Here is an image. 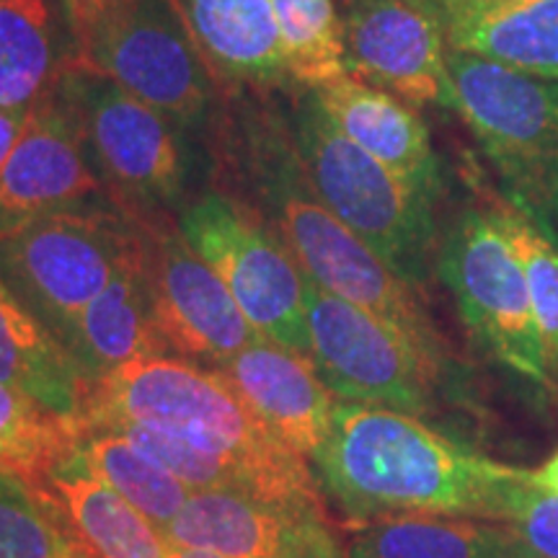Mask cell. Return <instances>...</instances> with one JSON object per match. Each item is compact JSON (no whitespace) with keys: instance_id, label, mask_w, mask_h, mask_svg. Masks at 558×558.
<instances>
[{"instance_id":"7a4b0ae2","label":"cell","mask_w":558,"mask_h":558,"mask_svg":"<svg viewBox=\"0 0 558 558\" xmlns=\"http://www.w3.org/2000/svg\"><path fill=\"white\" fill-rule=\"evenodd\" d=\"M228 160L262 218L277 230L305 277L399 329L418 352L458 378H476L432 316L427 295L320 205L292 143L284 109H246L228 135Z\"/></svg>"},{"instance_id":"f1b7e54d","label":"cell","mask_w":558,"mask_h":558,"mask_svg":"<svg viewBox=\"0 0 558 558\" xmlns=\"http://www.w3.org/2000/svg\"><path fill=\"white\" fill-rule=\"evenodd\" d=\"M73 541L47 494L0 469V558H54Z\"/></svg>"},{"instance_id":"d6986e66","label":"cell","mask_w":558,"mask_h":558,"mask_svg":"<svg viewBox=\"0 0 558 558\" xmlns=\"http://www.w3.org/2000/svg\"><path fill=\"white\" fill-rule=\"evenodd\" d=\"M215 81L288 86L282 37L271 0H177Z\"/></svg>"},{"instance_id":"d6a6232c","label":"cell","mask_w":558,"mask_h":558,"mask_svg":"<svg viewBox=\"0 0 558 558\" xmlns=\"http://www.w3.org/2000/svg\"><path fill=\"white\" fill-rule=\"evenodd\" d=\"M525 3H535V0H427V5L435 11V16L439 21L452 16H471V13L514 9V5Z\"/></svg>"},{"instance_id":"d4e9b609","label":"cell","mask_w":558,"mask_h":558,"mask_svg":"<svg viewBox=\"0 0 558 558\" xmlns=\"http://www.w3.org/2000/svg\"><path fill=\"white\" fill-rule=\"evenodd\" d=\"M78 424V422H75ZM78 450L104 484L163 530L192 499V488L109 427L78 424Z\"/></svg>"},{"instance_id":"44dd1931","label":"cell","mask_w":558,"mask_h":558,"mask_svg":"<svg viewBox=\"0 0 558 558\" xmlns=\"http://www.w3.org/2000/svg\"><path fill=\"white\" fill-rule=\"evenodd\" d=\"M75 62L58 0H0V107L29 111Z\"/></svg>"},{"instance_id":"5bb4252c","label":"cell","mask_w":558,"mask_h":558,"mask_svg":"<svg viewBox=\"0 0 558 558\" xmlns=\"http://www.w3.org/2000/svg\"><path fill=\"white\" fill-rule=\"evenodd\" d=\"M58 88V86H54ZM117 202L58 90L34 104L0 171V235L65 209Z\"/></svg>"},{"instance_id":"7c38bea8","label":"cell","mask_w":558,"mask_h":558,"mask_svg":"<svg viewBox=\"0 0 558 558\" xmlns=\"http://www.w3.org/2000/svg\"><path fill=\"white\" fill-rule=\"evenodd\" d=\"M153 320L163 354L218 369L264 339L226 282L163 218L148 220Z\"/></svg>"},{"instance_id":"603a6c76","label":"cell","mask_w":558,"mask_h":558,"mask_svg":"<svg viewBox=\"0 0 558 558\" xmlns=\"http://www.w3.org/2000/svg\"><path fill=\"white\" fill-rule=\"evenodd\" d=\"M0 383L32 396L54 414L75 418L83 380L65 347L0 282Z\"/></svg>"},{"instance_id":"4dcf8cb0","label":"cell","mask_w":558,"mask_h":558,"mask_svg":"<svg viewBox=\"0 0 558 558\" xmlns=\"http://www.w3.org/2000/svg\"><path fill=\"white\" fill-rule=\"evenodd\" d=\"M499 522H507L538 558H558V499L535 492L530 481L514 488Z\"/></svg>"},{"instance_id":"1f68e13d","label":"cell","mask_w":558,"mask_h":558,"mask_svg":"<svg viewBox=\"0 0 558 558\" xmlns=\"http://www.w3.org/2000/svg\"><path fill=\"white\" fill-rule=\"evenodd\" d=\"M120 3H124V0H58L62 16L68 21V29L73 34L75 47Z\"/></svg>"},{"instance_id":"30bf717a","label":"cell","mask_w":558,"mask_h":558,"mask_svg":"<svg viewBox=\"0 0 558 558\" xmlns=\"http://www.w3.org/2000/svg\"><path fill=\"white\" fill-rule=\"evenodd\" d=\"M179 230L264 339L311 357L308 277L259 209L209 190L181 209Z\"/></svg>"},{"instance_id":"4316f807","label":"cell","mask_w":558,"mask_h":558,"mask_svg":"<svg viewBox=\"0 0 558 558\" xmlns=\"http://www.w3.org/2000/svg\"><path fill=\"white\" fill-rule=\"evenodd\" d=\"M292 83L320 88L344 78V26L337 0H271Z\"/></svg>"},{"instance_id":"3957f363","label":"cell","mask_w":558,"mask_h":558,"mask_svg":"<svg viewBox=\"0 0 558 558\" xmlns=\"http://www.w3.org/2000/svg\"><path fill=\"white\" fill-rule=\"evenodd\" d=\"M78 424L137 422L246 469L262 499L324 505L311 463L275 437L218 369L153 354L86 383Z\"/></svg>"},{"instance_id":"5b68a950","label":"cell","mask_w":558,"mask_h":558,"mask_svg":"<svg viewBox=\"0 0 558 558\" xmlns=\"http://www.w3.org/2000/svg\"><path fill=\"white\" fill-rule=\"evenodd\" d=\"M284 109L292 143L316 197L411 288L427 295L437 277L439 202L354 145L316 90L303 88Z\"/></svg>"},{"instance_id":"836d02e7","label":"cell","mask_w":558,"mask_h":558,"mask_svg":"<svg viewBox=\"0 0 558 558\" xmlns=\"http://www.w3.org/2000/svg\"><path fill=\"white\" fill-rule=\"evenodd\" d=\"M26 117H29V111L0 107V171H3L5 160H9L13 148H16L21 132H24Z\"/></svg>"},{"instance_id":"d590c367","label":"cell","mask_w":558,"mask_h":558,"mask_svg":"<svg viewBox=\"0 0 558 558\" xmlns=\"http://www.w3.org/2000/svg\"><path fill=\"white\" fill-rule=\"evenodd\" d=\"M166 558H230V556L213 554V550H202V548L173 546V543H169V546H166Z\"/></svg>"},{"instance_id":"4fadbf2b","label":"cell","mask_w":558,"mask_h":558,"mask_svg":"<svg viewBox=\"0 0 558 558\" xmlns=\"http://www.w3.org/2000/svg\"><path fill=\"white\" fill-rule=\"evenodd\" d=\"M347 75L411 107H450L448 41L427 0H357L341 11Z\"/></svg>"},{"instance_id":"8d00e7d4","label":"cell","mask_w":558,"mask_h":558,"mask_svg":"<svg viewBox=\"0 0 558 558\" xmlns=\"http://www.w3.org/2000/svg\"><path fill=\"white\" fill-rule=\"evenodd\" d=\"M54 558H94V556H90L88 550L83 548L78 541H73V543H70V546L65 548V550H60V554L54 556Z\"/></svg>"},{"instance_id":"9a60e30c","label":"cell","mask_w":558,"mask_h":558,"mask_svg":"<svg viewBox=\"0 0 558 558\" xmlns=\"http://www.w3.org/2000/svg\"><path fill=\"white\" fill-rule=\"evenodd\" d=\"M166 543L230 558H349L324 505L197 492L169 525Z\"/></svg>"},{"instance_id":"ac0fdd59","label":"cell","mask_w":558,"mask_h":558,"mask_svg":"<svg viewBox=\"0 0 558 558\" xmlns=\"http://www.w3.org/2000/svg\"><path fill=\"white\" fill-rule=\"evenodd\" d=\"M62 347L78 367L83 386L128 362L163 354L153 320L148 220H145L143 246L83 308Z\"/></svg>"},{"instance_id":"cb8c5ba5","label":"cell","mask_w":558,"mask_h":558,"mask_svg":"<svg viewBox=\"0 0 558 558\" xmlns=\"http://www.w3.org/2000/svg\"><path fill=\"white\" fill-rule=\"evenodd\" d=\"M450 50L558 81V0L439 21Z\"/></svg>"},{"instance_id":"f546056e","label":"cell","mask_w":558,"mask_h":558,"mask_svg":"<svg viewBox=\"0 0 558 558\" xmlns=\"http://www.w3.org/2000/svg\"><path fill=\"white\" fill-rule=\"evenodd\" d=\"M501 228L518 251L522 269H525L530 303L538 324L543 357L558 390V248L550 243L538 228H533L525 218H520L505 202L497 205Z\"/></svg>"},{"instance_id":"9c48e42d","label":"cell","mask_w":558,"mask_h":558,"mask_svg":"<svg viewBox=\"0 0 558 558\" xmlns=\"http://www.w3.org/2000/svg\"><path fill=\"white\" fill-rule=\"evenodd\" d=\"M437 279L456 300L465 331L488 360L535 393H556L525 269L501 228L497 205H469L448 222L439 235Z\"/></svg>"},{"instance_id":"484cf974","label":"cell","mask_w":558,"mask_h":558,"mask_svg":"<svg viewBox=\"0 0 558 558\" xmlns=\"http://www.w3.org/2000/svg\"><path fill=\"white\" fill-rule=\"evenodd\" d=\"M78 448V424L0 383V469L45 494L60 460Z\"/></svg>"},{"instance_id":"277c9868","label":"cell","mask_w":558,"mask_h":558,"mask_svg":"<svg viewBox=\"0 0 558 558\" xmlns=\"http://www.w3.org/2000/svg\"><path fill=\"white\" fill-rule=\"evenodd\" d=\"M311 360L339 401L416 416L476 445L486 424L476 378L437 367L399 329L308 279Z\"/></svg>"},{"instance_id":"8992f818","label":"cell","mask_w":558,"mask_h":558,"mask_svg":"<svg viewBox=\"0 0 558 558\" xmlns=\"http://www.w3.org/2000/svg\"><path fill=\"white\" fill-rule=\"evenodd\" d=\"M452 104L492 166L501 202L558 248V81L450 50Z\"/></svg>"},{"instance_id":"e575fe53","label":"cell","mask_w":558,"mask_h":558,"mask_svg":"<svg viewBox=\"0 0 558 558\" xmlns=\"http://www.w3.org/2000/svg\"><path fill=\"white\" fill-rule=\"evenodd\" d=\"M530 486H533L535 492L558 499V450L546 460V463L530 471Z\"/></svg>"},{"instance_id":"74e56055","label":"cell","mask_w":558,"mask_h":558,"mask_svg":"<svg viewBox=\"0 0 558 558\" xmlns=\"http://www.w3.org/2000/svg\"><path fill=\"white\" fill-rule=\"evenodd\" d=\"M352 3H357V0H337L339 11H344V9H349V5H352Z\"/></svg>"},{"instance_id":"ffe728a7","label":"cell","mask_w":558,"mask_h":558,"mask_svg":"<svg viewBox=\"0 0 558 558\" xmlns=\"http://www.w3.org/2000/svg\"><path fill=\"white\" fill-rule=\"evenodd\" d=\"M45 494L94 558H166L169 543L160 530L104 484L78 448L54 465Z\"/></svg>"},{"instance_id":"8fae6325","label":"cell","mask_w":558,"mask_h":558,"mask_svg":"<svg viewBox=\"0 0 558 558\" xmlns=\"http://www.w3.org/2000/svg\"><path fill=\"white\" fill-rule=\"evenodd\" d=\"M73 65L114 81L192 135L218 107V81L177 0H124L75 47Z\"/></svg>"},{"instance_id":"ba28073f","label":"cell","mask_w":558,"mask_h":558,"mask_svg":"<svg viewBox=\"0 0 558 558\" xmlns=\"http://www.w3.org/2000/svg\"><path fill=\"white\" fill-rule=\"evenodd\" d=\"M145 241V220L120 202L47 215L0 235V282L65 344L75 318Z\"/></svg>"},{"instance_id":"e0dca14e","label":"cell","mask_w":558,"mask_h":558,"mask_svg":"<svg viewBox=\"0 0 558 558\" xmlns=\"http://www.w3.org/2000/svg\"><path fill=\"white\" fill-rule=\"evenodd\" d=\"M313 90L331 122L354 145L432 199H442L448 186L445 166L432 145L427 122L411 104L352 75Z\"/></svg>"},{"instance_id":"52a82bcc","label":"cell","mask_w":558,"mask_h":558,"mask_svg":"<svg viewBox=\"0 0 558 558\" xmlns=\"http://www.w3.org/2000/svg\"><path fill=\"white\" fill-rule=\"evenodd\" d=\"M68 104L111 197L143 220L181 213L197 197V135L114 81L70 65L54 88Z\"/></svg>"},{"instance_id":"2e32d148","label":"cell","mask_w":558,"mask_h":558,"mask_svg":"<svg viewBox=\"0 0 558 558\" xmlns=\"http://www.w3.org/2000/svg\"><path fill=\"white\" fill-rule=\"evenodd\" d=\"M218 373L277 439L311 463L329 437L337 401L308 354L259 339L218 367Z\"/></svg>"},{"instance_id":"83f0119b","label":"cell","mask_w":558,"mask_h":558,"mask_svg":"<svg viewBox=\"0 0 558 558\" xmlns=\"http://www.w3.org/2000/svg\"><path fill=\"white\" fill-rule=\"evenodd\" d=\"M90 427H109L120 432L122 437H128L137 450H143L145 456L156 460L158 465H163L166 471H171L181 484L192 488V494L197 492H241L251 494V497H259V484L251 476L246 469L230 463L226 458L213 456L194 445L186 442L171 432H163L158 427H148V424L137 422H109V424H90Z\"/></svg>"},{"instance_id":"6da1fadb","label":"cell","mask_w":558,"mask_h":558,"mask_svg":"<svg viewBox=\"0 0 558 558\" xmlns=\"http://www.w3.org/2000/svg\"><path fill=\"white\" fill-rule=\"evenodd\" d=\"M318 488L354 525L409 514L501 520L530 471L401 411L337 401L311 458Z\"/></svg>"},{"instance_id":"7402d4cb","label":"cell","mask_w":558,"mask_h":558,"mask_svg":"<svg viewBox=\"0 0 558 558\" xmlns=\"http://www.w3.org/2000/svg\"><path fill=\"white\" fill-rule=\"evenodd\" d=\"M349 558H538L507 522L409 514L354 530Z\"/></svg>"}]
</instances>
